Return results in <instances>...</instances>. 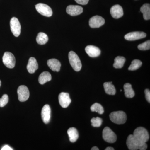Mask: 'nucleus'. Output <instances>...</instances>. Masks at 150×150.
<instances>
[{
	"instance_id": "f3484780",
	"label": "nucleus",
	"mask_w": 150,
	"mask_h": 150,
	"mask_svg": "<svg viewBox=\"0 0 150 150\" xmlns=\"http://www.w3.org/2000/svg\"><path fill=\"white\" fill-rule=\"evenodd\" d=\"M38 68V64L36 59L34 57L30 58L27 66V69L28 72L30 74H33Z\"/></svg>"
},
{
	"instance_id": "473e14b6",
	"label": "nucleus",
	"mask_w": 150,
	"mask_h": 150,
	"mask_svg": "<svg viewBox=\"0 0 150 150\" xmlns=\"http://www.w3.org/2000/svg\"><path fill=\"white\" fill-rule=\"evenodd\" d=\"M147 148V145L146 144V143H143V144H140L139 147V150H146Z\"/></svg>"
},
{
	"instance_id": "1a4fd4ad",
	"label": "nucleus",
	"mask_w": 150,
	"mask_h": 150,
	"mask_svg": "<svg viewBox=\"0 0 150 150\" xmlns=\"http://www.w3.org/2000/svg\"><path fill=\"white\" fill-rule=\"evenodd\" d=\"M105 22L104 19L99 16H96L90 19L89 24L92 28H98L103 25Z\"/></svg>"
},
{
	"instance_id": "f03ea898",
	"label": "nucleus",
	"mask_w": 150,
	"mask_h": 150,
	"mask_svg": "<svg viewBox=\"0 0 150 150\" xmlns=\"http://www.w3.org/2000/svg\"><path fill=\"white\" fill-rule=\"evenodd\" d=\"M110 120L113 123L117 124L125 123L127 120L126 113L123 111H114L109 115Z\"/></svg>"
},
{
	"instance_id": "ddd939ff",
	"label": "nucleus",
	"mask_w": 150,
	"mask_h": 150,
	"mask_svg": "<svg viewBox=\"0 0 150 150\" xmlns=\"http://www.w3.org/2000/svg\"><path fill=\"white\" fill-rule=\"evenodd\" d=\"M67 13L71 16H76L82 13L83 8L80 6L77 5H69L67 6Z\"/></svg>"
},
{
	"instance_id": "a878e982",
	"label": "nucleus",
	"mask_w": 150,
	"mask_h": 150,
	"mask_svg": "<svg viewBox=\"0 0 150 150\" xmlns=\"http://www.w3.org/2000/svg\"><path fill=\"white\" fill-rule=\"evenodd\" d=\"M142 63L141 61L137 59L133 60L131 62V64L128 68L130 71H135L138 69L142 66Z\"/></svg>"
},
{
	"instance_id": "423d86ee",
	"label": "nucleus",
	"mask_w": 150,
	"mask_h": 150,
	"mask_svg": "<svg viewBox=\"0 0 150 150\" xmlns=\"http://www.w3.org/2000/svg\"><path fill=\"white\" fill-rule=\"evenodd\" d=\"M103 138L105 142L113 143L116 142L117 137L115 133L109 127H106L103 131Z\"/></svg>"
},
{
	"instance_id": "2f4dec72",
	"label": "nucleus",
	"mask_w": 150,
	"mask_h": 150,
	"mask_svg": "<svg viewBox=\"0 0 150 150\" xmlns=\"http://www.w3.org/2000/svg\"><path fill=\"white\" fill-rule=\"evenodd\" d=\"M75 1L78 4L82 5H86L89 1V0H75Z\"/></svg>"
},
{
	"instance_id": "c85d7f7f",
	"label": "nucleus",
	"mask_w": 150,
	"mask_h": 150,
	"mask_svg": "<svg viewBox=\"0 0 150 150\" xmlns=\"http://www.w3.org/2000/svg\"><path fill=\"white\" fill-rule=\"evenodd\" d=\"M138 49L142 51L149 50L150 49V40H147L146 42L140 44L138 46Z\"/></svg>"
},
{
	"instance_id": "412c9836",
	"label": "nucleus",
	"mask_w": 150,
	"mask_h": 150,
	"mask_svg": "<svg viewBox=\"0 0 150 150\" xmlns=\"http://www.w3.org/2000/svg\"><path fill=\"white\" fill-rule=\"evenodd\" d=\"M124 93L126 97L128 98H132L135 96V92L132 87L131 84L126 83L123 86Z\"/></svg>"
},
{
	"instance_id": "a211bd4d",
	"label": "nucleus",
	"mask_w": 150,
	"mask_h": 150,
	"mask_svg": "<svg viewBox=\"0 0 150 150\" xmlns=\"http://www.w3.org/2000/svg\"><path fill=\"white\" fill-rule=\"evenodd\" d=\"M47 65L53 71L59 72L61 69V63L57 59H49L47 61Z\"/></svg>"
},
{
	"instance_id": "20e7f679",
	"label": "nucleus",
	"mask_w": 150,
	"mask_h": 150,
	"mask_svg": "<svg viewBox=\"0 0 150 150\" xmlns=\"http://www.w3.org/2000/svg\"><path fill=\"white\" fill-rule=\"evenodd\" d=\"M37 11L40 14L46 17H51L53 14L52 9L46 4L39 3L35 6Z\"/></svg>"
},
{
	"instance_id": "bb28decb",
	"label": "nucleus",
	"mask_w": 150,
	"mask_h": 150,
	"mask_svg": "<svg viewBox=\"0 0 150 150\" xmlns=\"http://www.w3.org/2000/svg\"><path fill=\"white\" fill-rule=\"evenodd\" d=\"M91 110L93 112H98L100 114H102L104 112L103 108L101 105L97 103H96L91 105Z\"/></svg>"
},
{
	"instance_id": "9b49d317",
	"label": "nucleus",
	"mask_w": 150,
	"mask_h": 150,
	"mask_svg": "<svg viewBox=\"0 0 150 150\" xmlns=\"http://www.w3.org/2000/svg\"><path fill=\"white\" fill-rule=\"evenodd\" d=\"M59 100L60 105L64 108L68 107L71 101L69 93L65 92L60 93L59 96Z\"/></svg>"
},
{
	"instance_id": "c9c22d12",
	"label": "nucleus",
	"mask_w": 150,
	"mask_h": 150,
	"mask_svg": "<svg viewBox=\"0 0 150 150\" xmlns=\"http://www.w3.org/2000/svg\"><path fill=\"white\" fill-rule=\"evenodd\" d=\"M91 150H99V149L96 146H94L91 149Z\"/></svg>"
},
{
	"instance_id": "72a5a7b5",
	"label": "nucleus",
	"mask_w": 150,
	"mask_h": 150,
	"mask_svg": "<svg viewBox=\"0 0 150 150\" xmlns=\"http://www.w3.org/2000/svg\"><path fill=\"white\" fill-rule=\"evenodd\" d=\"M1 150H12L13 149L12 148L10 147L8 145H5V146H3L2 149H1Z\"/></svg>"
},
{
	"instance_id": "aec40b11",
	"label": "nucleus",
	"mask_w": 150,
	"mask_h": 150,
	"mask_svg": "<svg viewBox=\"0 0 150 150\" xmlns=\"http://www.w3.org/2000/svg\"><path fill=\"white\" fill-rule=\"evenodd\" d=\"M52 77L50 73L48 72L44 71L41 73L39 76L38 81L40 84L43 85L47 82L50 81Z\"/></svg>"
},
{
	"instance_id": "0eeeda50",
	"label": "nucleus",
	"mask_w": 150,
	"mask_h": 150,
	"mask_svg": "<svg viewBox=\"0 0 150 150\" xmlns=\"http://www.w3.org/2000/svg\"><path fill=\"white\" fill-rule=\"evenodd\" d=\"M19 100L21 102L26 101L29 97V90L27 86L24 85L20 86L17 90Z\"/></svg>"
},
{
	"instance_id": "cd10ccee",
	"label": "nucleus",
	"mask_w": 150,
	"mask_h": 150,
	"mask_svg": "<svg viewBox=\"0 0 150 150\" xmlns=\"http://www.w3.org/2000/svg\"><path fill=\"white\" fill-rule=\"evenodd\" d=\"M102 119L99 117L93 118L91 119L92 126L94 127H99L102 123Z\"/></svg>"
},
{
	"instance_id": "f8f14e48",
	"label": "nucleus",
	"mask_w": 150,
	"mask_h": 150,
	"mask_svg": "<svg viewBox=\"0 0 150 150\" xmlns=\"http://www.w3.org/2000/svg\"><path fill=\"white\" fill-rule=\"evenodd\" d=\"M41 115L43 123L46 124L49 123L51 119V109L49 105H44L41 110Z\"/></svg>"
},
{
	"instance_id": "7c9ffc66",
	"label": "nucleus",
	"mask_w": 150,
	"mask_h": 150,
	"mask_svg": "<svg viewBox=\"0 0 150 150\" xmlns=\"http://www.w3.org/2000/svg\"><path fill=\"white\" fill-rule=\"evenodd\" d=\"M145 95H146V99L149 102V103H150V90L148 89H146L145 90Z\"/></svg>"
},
{
	"instance_id": "c756f323",
	"label": "nucleus",
	"mask_w": 150,
	"mask_h": 150,
	"mask_svg": "<svg viewBox=\"0 0 150 150\" xmlns=\"http://www.w3.org/2000/svg\"><path fill=\"white\" fill-rule=\"evenodd\" d=\"M8 102V96L7 94H4L0 98V107L5 106Z\"/></svg>"
},
{
	"instance_id": "393cba45",
	"label": "nucleus",
	"mask_w": 150,
	"mask_h": 150,
	"mask_svg": "<svg viewBox=\"0 0 150 150\" xmlns=\"http://www.w3.org/2000/svg\"><path fill=\"white\" fill-rule=\"evenodd\" d=\"M36 40L38 44L40 45H44L48 42V37L46 33L40 32L38 34Z\"/></svg>"
},
{
	"instance_id": "b1692460",
	"label": "nucleus",
	"mask_w": 150,
	"mask_h": 150,
	"mask_svg": "<svg viewBox=\"0 0 150 150\" xmlns=\"http://www.w3.org/2000/svg\"><path fill=\"white\" fill-rule=\"evenodd\" d=\"M126 62V59L123 56H118L114 59L113 67L115 69H121L124 66Z\"/></svg>"
},
{
	"instance_id": "f257e3e1",
	"label": "nucleus",
	"mask_w": 150,
	"mask_h": 150,
	"mask_svg": "<svg viewBox=\"0 0 150 150\" xmlns=\"http://www.w3.org/2000/svg\"><path fill=\"white\" fill-rule=\"evenodd\" d=\"M133 136L140 144L146 143L149 139V135L146 129L142 127H139L135 129Z\"/></svg>"
},
{
	"instance_id": "e433bc0d",
	"label": "nucleus",
	"mask_w": 150,
	"mask_h": 150,
	"mask_svg": "<svg viewBox=\"0 0 150 150\" xmlns=\"http://www.w3.org/2000/svg\"><path fill=\"white\" fill-rule=\"evenodd\" d=\"M1 81L0 80V87H1Z\"/></svg>"
},
{
	"instance_id": "f704fd0d",
	"label": "nucleus",
	"mask_w": 150,
	"mask_h": 150,
	"mask_svg": "<svg viewBox=\"0 0 150 150\" xmlns=\"http://www.w3.org/2000/svg\"><path fill=\"white\" fill-rule=\"evenodd\" d=\"M114 149L113 148L111 147H108L106 148L105 149V150H114Z\"/></svg>"
},
{
	"instance_id": "4468645a",
	"label": "nucleus",
	"mask_w": 150,
	"mask_h": 150,
	"mask_svg": "<svg viewBox=\"0 0 150 150\" xmlns=\"http://www.w3.org/2000/svg\"><path fill=\"white\" fill-rule=\"evenodd\" d=\"M126 145L129 150H137L139 149L140 144L134 138L133 135H130L126 141Z\"/></svg>"
},
{
	"instance_id": "2eb2a0df",
	"label": "nucleus",
	"mask_w": 150,
	"mask_h": 150,
	"mask_svg": "<svg viewBox=\"0 0 150 150\" xmlns=\"http://www.w3.org/2000/svg\"><path fill=\"white\" fill-rule=\"evenodd\" d=\"M110 14L113 18L118 19L123 16V8L119 5L113 6L110 8Z\"/></svg>"
},
{
	"instance_id": "6e6552de",
	"label": "nucleus",
	"mask_w": 150,
	"mask_h": 150,
	"mask_svg": "<svg viewBox=\"0 0 150 150\" xmlns=\"http://www.w3.org/2000/svg\"><path fill=\"white\" fill-rule=\"evenodd\" d=\"M11 31L16 37H18L21 33V26L18 19L16 17H13L10 21Z\"/></svg>"
},
{
	"instance_id": "7ed1b4c3",
	"label": "nucleus",
	"mask_w": 150,
	"mask_h": 150,
	"mask_svg": "<svg viewBox=\"0 0 150 150\" xmlns=\"http://www.w3.org/2000/svg\"><path fill=\"white\" fill-rule=\"evenodd\" d=\"M69 59L70 64L74 71H79L82 68V64L78 55L73 51H71L69 54Z\"/></svg>"
},
{
	"instance_id": "9d476101",
	"label": "nucleus",
	"mask_w": 150,
	"mask_h": 150,
	"mask_svg": "<svg viewBox=\"0 0 150 150\" xmlns=\"http://www.w3.org/2000/svg\"><path fill=\"white\" fill-rule=\"evenodd\" d=\"M146 34L145 33L142 31H134L127 33L124 36V38L126 40H135L142 39L146 37Z\"/></svg>"
},
{
	"instance_id": "39448f33",
	"label": "nucleus",
	"mask_w": 150,
	"mask_h": 150,
	"mask_svg": "<svg viewBox=\"0 0 150 150\" xmlns=\"http://www.w3.org/2000/svg\"><path fill=\"white\" fill-rule=\"evenodd\" d=\"M3 62L7 68L13 69L15 66V58L11 52H6L3 57Z\"/></svg>"
},
{
	"instance_id": "6ab92c4d",
	"label": "nucleus",
	"mask_w": 150,
	"mask_h": 150,
	"mask_svg": "<svg viewBox=\"0 0 150 150\" xmlns=\"http://www.w3.org/2000/svg\"><path fill=\"white\" fill-rule=\"evenodd\" d=\"M67 134L69 135L70 142L74 143L77 140L79 135L77 130L74 127H71L68 129Z\"/></svg>"
},
{
	"instance_id": "dca6fc26",
	"label": "nucleus",
	"mask_w": 150,
	"mask_h": 150,
	"mask_svg": "<svg viewBox=\"0 0 150 150\" xmlns=\"http://www.w3.org/2000/svg\"><path fill=\"white\" fill-rule=\"evenodd\" d=\"M86 53L90 57L94 58L100 56L101 53L100 49L96 46L89 45L85 48Z\"/></svg>"
},
{
	"instance_id": "4be33fe9",
	"label": "nucleus",
	"mask_w": 150,
	"mask_h": 150,
	"mask_svg": "<svg viewBox=\"0 0 150 150\" xmlns=\"http://www.w3.org/2000/svg\"><path fill=\"white\" fill-rule=\"evenodd\" d=\"M112 83V82L104 83L103 86L106 93L110 95H114L116 93V90L115 86Z\"/></svg>"
},
{
	"instance_id": "5701e85b",
	"label": "nucleus",
	"mask_w": 150,
	"mask_h": 150,
	"mask_svg": "<svg viewBox=\"0 0 150 150\" xmlns=\"http://www.w3.org/2000/svg\"><path fill=\"white\" fill-rule=\"evenodd\" d=\"M140 11L143 14V17L145 20H148L150 19V5L145 4L141 7Z\"/></svg>"
}]
</instances>
